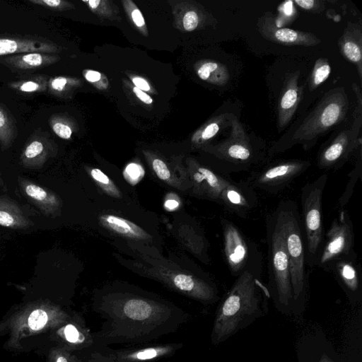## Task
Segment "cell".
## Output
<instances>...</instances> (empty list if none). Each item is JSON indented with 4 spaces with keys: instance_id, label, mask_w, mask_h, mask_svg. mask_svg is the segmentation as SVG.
I'll use <instances>...</instances> for the list:
<instances>
[{
    "instance_id": "7a4b0ae2",
    "label": "cell",
    "mask_w": 362,
    "mask_h": 362,
    "mask_svg": "<svg viewBox=\"0 0 362 362\" xmlns=\"http://www.w3.org/2000/svg\"><path fill=\"white\" fill-rule=\"evenodd\" d=\"M260 274L245 271L238 276L216 310L211 334L214 346L228 339L268 312L270 298Z\"/></svg>"
},
{
    "instance_id": "83f0119b",
    "label": "cell",
    "mask_w": 362,
    "mask_h": 362,
    "mask_svg": "<svg viewBox=\"0 0 362 362\" xmlns=\"http://www.w3.org/2000/svg\"><path fill=\"white\" fill-rule=\"evenodd\" d=\"M356 160L355 165L349 173V180L345 189L338 200L339 206L344 208L349 202L358 180L361 177L362 173V157L361 147L357 151Z\"/></svg>"
},
{
    "instance_id": "836d02e7",
    "label": "cell",
    "mask_w": 362,
    "mask_h": 362,
    "mask_svg": "<svg viewBox=\"0 0 362 362\" xmlns=\"http://www.w3.org/2000/svg\"><path fill=\"white\" fill-rule=\"evenodd\" d=\"M123 175L129 183L134 185L144 177V170L140 165L131 163L125 168Z\"/></svg>"
},
{
    "instance_id": "7402d4cb",
    "label": "cell",
    "mask_w": 362,
    "mask_h": 362,
    "mask_svg": "<svg viewBox=\"0 0 362 362\" xmlns=\"http://www.w3.org/2000/svg\"><path fill=\"white\" fill-rule=\"evenodd\" d=\"M34 223L21 206L6 194L0 195V226L13 229H28Z\"/></svg>"
},
{
    "instance_id": "f546056e",
    "label": "cell",
    "mask_w": 362,
    "mask_h": 362,
    "mask_svg": "<svg viewBox=\"0 0 362 362\" xmlns=\"http://www.w3.org/2000/svg\"><path fill=\"white\" fill-rule=\"evenodd\" d=\"M77 85V81L66 76H54L49 78L47 91L54 96L63 97Z\"/></svg>"
},
{
    "instance_id": "74e56055",
    "label": "cell",
    "mask_w": 362,
    "mask_h": 362,
    "mask_svg": "<svg viewBox=\"0 0 362 362\" xmlns=\"http://www.w3.org/2000/svg\"><path fill=\"white\" fill-rule=\"evenodd\" d=\"M298 6L308 12L320 13L324 11V1L320 0H295L293 1Z\"/></svg>"
},
{
    "instance_id": "7dc6e473",
    "label": "cell",
    "mask_w": 362,
    "mask_h": 362,
    "mask_svg": "<svg viewBox=\"0 0 362 362\" xmlns=\"http://www.w3.org/2000/svg\"><path fill=\"white\" fill-rule=\"evenodd\" d=\"M317 362H334L331 358L326 354H323L320 360Z\"/></svg>"
},
{
    "instance_id": "7c38bea8",
    "label": "cell",
    "mask_w": 362,
    "mask_h": 362,
    "mask_svg": "<svg viewBox=\"0 0 362 362\" xmlns=\"http://www.w3.org/2000/svg\"><path fill=\"white\" fill-rule=\"evenodd\" d=\"M257 28L264 38L284 45L310 47L321 42V40L312 33L279 28L270 12L259 18Z\"/></svg>"
},
{
    "instance_id": "2e32d148",
    "label": "cell",
    "mask_w": 362,
    "mask_h": 362,
    "mask_svg": "<svg viewBox=\"0 0 362 362\" xmlns=\"http://www.w3.org/2000/svg\"><path fill=\"white\" fill-rule=\"evenodd\" d=\"M218 201L232 214L245 217L257 204L254 187L247 182L229 181Z\"/></svg>"
},
{
    "instance_id": "9a60e30c",
    "label": "cell",
    "mask_w": 362,
    "mask_h": 362,
    "mask_svg": "<svg viewBox=\"0 0 362 362\" xmlns=\"http://www.w3.org/2000/svg\"><path fill=\"white\" fill-rule=\"evenodd\" d=\"M325 270L334 274L351 303L361 301V275L360 265L356 262V254L333 261Z\"/></svg>"
},
{
    "instance_id": "5bb4252c",
    "label": "cell",
    "mask_w": 362,
    "mask_h": 362,
    "mask_svg": "<svg viewBox=\"0 0 362 362\" xmlns=\"http://www.w3.org/2000/svg\"><path fill=\"white\" fill-rule=\"evenodd\" d=\"M57 146L48 132L36 129L28 139L20 155V164L28 169L42 168L55 156Z\"/></svg>"
},
{
    "instance_id": "603a6c76",
    "label": "cell",
    "mask_w": 362,
    "mask_h": 362,
    "mask_svg": "<svg viewBox=\"0 0 362 362\" xmlns=\"http://www.w3.org/2000/svg\"><path fill=\"white\" fill-rule=\"evenodd\" d=\"M100 222L115 233L134 239L146 240L150 235L135 223L114 215H103Z\"/></svg>"
},
{
    "instance_id": "30bf717a",
    "label": "cell",
    "mask_w": 362,
    "mask_h": 362,
    "mask_svg": "<svg viewBox=\"0 0 362 362\" xmlns=\"http://www.w3.org/2000/svg\"><path fill=\"white\" fill-rule=\"evenodd\" d=\"M305 160L277 162L256 173L248 182L253 187L268 192H277L310 168Z\"/></svg>"
},
{
    "instance_id": "277c9868",
    "label": "cell",
    "mask_w": 362,
    "mask_h": 362,
    "mask_svg": "<svg viewBox=\"0 0 362 362\" xmlns=\"http://www.w3.org/2000/svg\"><path fill=\"white\" fill-rule=\"evenodd\" d=\"M279 212L289 261L293 293V311L301 313L308 293L306 248L304 233L297 204L292 200L281 201Z\"/></svg>"
},
{
    "instance_id": "681fc988",
    "label": "cell",
    "mask_w": 362,
    "mask_h": 362,
    "mask_svg": "<svg viewBox=\"0 0 362 362\" xmlns=\"http://www.w3.org/2000/svg\"><path fill=\"white\" fill-rule=\"evenodd\" d=\"M4 186V183L1 177H0V187Z\"/></svg>"
},
{
    "instance_id": "f6af8a7d",
    "label": "cell",
    "mask_w": 362,
    "mask_h": 362,
    "mask_svg": "<svg viewBox=\"0 0 362 362\" xmlns=\"http://www.w3.org/2000/svg\"><path fill=\"white\" fill-rule=\"evenodd\" d=\"M164 206L168 211H174L179 206V202L173 199H167L164 203Z\"/></svg>"
},
{
    "instance_id": "cb8c5ba5",
    "label": "cell",
    "mask_w": 362,
    "mask_h": 362,
    "mask_svg": "<svg viewBox=\"0 0 362 362\" xmlns=\"http://www.w3.org/2000/svg\"><path fill=\"white\" fill-rule=\"evenodd\" d=\"M197 74L200 79L217 86H225L230 79L228 68L212 60H204L199 63Z\"/></svg>"
},
{
    "instance_id": "4dcf8cb0",
    "label": "cell",
    "mask_w": 362,
    "mask_h": 362,
    "mask_svg": "<svg viewBox=\"0 0 362 362\" xmlns=\"http://www.w3.org/2000/svg\"><path fill=\"white\" fill-rule=\"evenodd\" d=\"M52 132L59 138L69 139L73 133L71 123L61 115H52L49 119Z\"/></svg>"
},
{
    "instance_id": "f35d334b",
    "label": "cell",
    "mask_w": 362,
    "mask_h": 362,
    "mask_svg": "<svg viewBox=\"0 0 362 362\" xmlns=\"http://www.w3.org/2000/svg\"><path fill=\"white\" fill-rule=\"evenodd\" d=\"M152 166L157 176L162 180L167 181L170 179V172L166 164L160 159L156 158L153 160Z\"/></svg>"
},
{
    "instance_id": "ba28073f",
    "label": "cell",
    "mask_w": 362,
    "mask_h": 362,
    "mask_svg": "<svg viewBox=\"0 0 362 362\" xmlns=\"http://www.w3.org/2000/svg\"><path fill=\"white\" fill-rule=\"evenodd\" d=\"M223 251L231 275L245 271L261 274V255L257 247L230 221L222 222Z\"/></svg>"
},
{
    "instance_id": "484cf974",
    "label": "cell",
    "mask_w": 362,
    "mask_h": 362,
    "mask_svg": "<svg viewBox=\"0 0 362 362\" xmlns=\"http://www.w3.org/2000/svg\"><path fill=\"white\" fill-rule=\"evenodd\" d=\"M48 80L46 75H33L10 82L8 86L20 93H40L47 91Z\"/></svg>"
},
{
    "instance_id": "6da1fadb",
    "label": "cell",
    "mask_w": 362,
    "mask_h": 362,
    "mask_svg": "<svg viewBox=\"0 0 362 362\" xmlns=\"http://www.w3.org/2000/svg\"><path fill=\"white\" fill-rule=\"evenodd\" d=\"M93 310L103 320L95 344H138L175 332L189 319L183 310L166 301L139 295L101 297Z\"/></svg>"
},
{
    "instance_id": "4fadbf2b",
    "label": "cell",
    "mask_w": 362,
    "mask_h": 362,
    "mask_svg": "<svg viewBox=\"0 0 362 362\" xmlns=\"http://www.w3.org/2000/svg\"><path fill=\"white\" fill-rule=\"evenodd\" d=\"M182 343L153 344L119 349H105L104 354L117 362H155L174 355Z\"/></svg>"
},
{
    "instance_id": "5b68a950",
    "label": "cell",
    "mask_w": 362,
    "mask_h": 362,
    "mask_svg": "<svg viewBox=\"0 0 362 362\" xmlns=\"http://www.w3.org/2000/svg\"><path fill=\"white\" fill-rule=\"evenodd\" d=\"M269 282L270 297L279 311H293L290 267L281 222L276 209L267 220Z\"/></svg>"
},
{
    "instance_id": "7bdbcfd3",
    "label": "cell",
    "mask_w": 362,
    "mask_h": 362,
    "mask_svg": "<svg viewBox=\"0 0 362 362\" xmlns=\"http://www.w3.org/2000/svg\"><path fill=\"white\" fill-rule=\"evenodd\" d=\"M132 81L134 84L135 87L138 88L139 89L144 92L149 91L151 89L148 83L141 77H134L132 78Z\"/></svg>"
},
{
    "instance_id": "8fae6325",
    "label": "cell",
    "mask_w": 362,
    "mask_h": 362,
    "mask_svg": "<svg viewBox=\"0 0 362 362\" xmlns=\"http://www.w3.org/2000/svg\"><path fill=\"white\" fill-rule=\"evenodd\" d=\"M361 147V139L351 129L340 132L320 149L317 165L323 170L341 168L351 156Z\"/></svg>"
},
{
    "instance_id": "52a82bcc",
    "label": "cell",
    "mask_w": 362,
    "mask_h": 362,
    "mask_svg": "<svg viewBox=\"0 0 362 362\" xmlns=\"http://www.w3.org/2000/svg\"><path fill=\"white\" fill-rule=\"evenodd\" d=\"M328 176L322 174L301 189L302 226L306 248V264L315 265L324 240L322 197Z\"/></svg>"
},
{
    "instance_id": "8992f818",
    "label": "cell",
    "mask_w": 362,
    "mask_h": 362,
    "mask_svg": "<svg viewBox=\"0 0 362 362\" xmlns=\"http://www.w3.org/2000/svg\"><path fill=\"white\" fill-rule=\"evenodd\" d=\"M226 174L249 170L264 157L262 146L255 144L236 118L231 125L229 137L214 146L206 148Z\"/></svg>"
},
{
    "instance_id": "bcb514c9",
    "label": "cell",
    "mask_w": 362,
    "mask_h": 362,
    "mask_svg": "<svg viewBox=\"0 0 362 362\" xmlns=\"http://www.w3.org/2000/svg\"><path fill=\"white\" fill-rule=\"evenodd\" d=\"M83 2L86 3L90 8H91L93 11H95L99 5L100 4L101 1L100 0H89V1H83Z\"/></svg>"
},
{
    "instance_id": "8d00e7d4",
    "label": "cell",
    "mask_w": 362,
    "mask_h": 362,
    "mask_svg": "<svg viewBox=\"0 0 362 362\" xmlns=\"http://www.w3.org/2000/svg\"><path fill=\"white\" fill-rule=\"evenodd\" d=\"M28 322L32 329H40L47 322V313L40 309L35 310L30 313Z\"/></svg>"
},
{
    "instance_id": "1f68e13d",
    "label": "cell",
    "mask_w": 362,
    "mask_h": 362,
    "mask_svg": "<svg viewBox=\"0 0 362 362\" xmlns=\"http://www.w3.org/2000/svg\"><path fill=\"white\" fill-rule=\"evenodd\" d=\"M352 89L356 94V105L353 114L354 120L351 129L356 135L360 136L362 126V93L361 88L355 83H352Z\"/></svg>"
},
{
    "instance_id": "ab89813d",
    "label": "cell",
    "mask_w": 362,
    "mask_h": 362,
    "mask_svg": "<svg viewBox=\"0 0 362 362\" xmlns=\"http://www.w3.org/2000/svg\"><path fill=\"white\" fill-rule=\"evenodd\" d=\"M199 23V18L197 13L194 11H187L182 19L183 27L187 31L195 30Z\"/></svg>"
},
{
    "instance_id": "c3c4849f",
    "label": "cell",
    "mask_w": 362,
    "mask_h": 362,
    "mask_svg": "<svg viewBox=\"0 0 362 362\" xmlns=\"http://www.w3.org/2000/svg\"><path fill=\"white\" fill-rule=\"evenodd\" d=\"M56 362H70L68 358L64 355H60L57 358Z\"/></svg>"
},
{
    "instance_id": "d590c367",
    "label": "cell",
    "mask_w": 362,
    "mask_h": 362,
    "mask_svg": "<svg viewBox=\"0 0 362 362\" xmlns=\"http://www.w3.org/2000/svg\"><path fill=\"white\" fill-rule=\"evenodd\" d=\"M29 1L33 4L55 11H64L74 7L73 4L62 0H30Z\"/></svg>"
},
{
    "instance_id": "4316f807",
    "label": "cell",
    "mask_w": 362,
    "mask_h": 362,
    "mask_svg": "<svg viewBox=\"0 0 362 362\" xmlns=\"http://www.w3.org/2000/svg\"><path fill=\"white\" fill-rule=\"evenodd\" d=\"M237 117L233 113H223L206 124L196 136L197 143L204 144L214 137L224 127H231Z\"/></svg>"
},
{
    "instance_id": "ac0fdd59",
    "label": "cell",
    "mask_w": 362,
    "mask_h": 362,
    "mask_svg": "<svg viewBox=\"0 0 362 362\" xmlns=\"http://www.w3.org/2000/svg\"><path fill=\"white\" fill-rule=\"evenodd\" d=\"M300 71L286 75L277 105V127L279 132L292 119L300 102L303 86L298 85Z\"/></svg>"
},
{
    "instance_id": "e0dca14e",
    "label": "cell",
    "mask_w": 362,
    "mask_h": 362,
    "mask_svg": "<svg viewBox=\"0 0 362 362\" xmlns=\"http://www.w3.org/2000/svg\"><path fill=\"white\" fill-rule=\"evenodd\" d=\"M61 47L52 40L36 35H0V56H8L25 52L54 54Z\"/></svg>"
},
{
    "instance_id": "b9f144b4",
    "label": "cell",
    "mask_w": 362,
    "mask_h": 362,
    "mask_svg": "<svg viewBox=\"0 0 362 362\" xmlns=\"http://www.w3.org/2000/svg\"><path fill=\"white\" fill-rule=\"evenodd\" d=\"M88 362H117L102 351H93L90 354Z\"/></svg>"
},
{
    "instance_id": "d4e9b609",
    "label": "cell",
    "mask_w": 362,
    "mask_h": 362,
    "mask_svg": "<svg viewBox=\"0 0 362 362\" xmlns=\"http://www.w3.org/2000/svg\"><path fill=\"white\" fill-rule=\"evenodd\" d=\"M17 135L16 121L13 114L0 102V146L2 151L13 145Z\"/></svg>"
},
{
    "instance_id": "d6986e66",
    "label": "cell",
    "mask_w": 362,
    "mask_h": 362,
    "mask_svg": "<svg viewBox=\"0 0 362 362\" xmlns=\"http://www.w3.org/2000/svg\"><path fill=\"white\" fill-rule=\"evenodd\" d=\"M18 182L23 196L45 216L60 214L62 202L57 194L25 177H18Z\"/></svg>"
},
{
    "instance_id": "ee69618b",
    "label": "cell",
    "mask_w": 362,
    "mask_h": 362,
    "mask_svg": "<svg viewBox=\"0 0 362 362\" xmlns=\"http://www.w3.org/2000/svg\"><path fill=\"white\" fill-rule=\"evenodd\" d=\"M133 92L135 93L136 96L144 103L151 104L153 103V100L151 96L138 88L134 86L133 88Z\"/></svg>"
},
{
    "instance_id": "f1b7e54d",
    "label": "cell",
    "mask_w": 362,
    "mask_h": 362,
    "mask_svg": "<svg viewBox=\"0 0 362 362\" xmlns=\"http://www.w3.org/2000/svg\"><path fill=\"white\" fill-rule=\"evenodd\" d=\"M330 72L331 66L328 60L322 57L317 59L308 80L309 90L312 91L319 87L328 78Z\"/></svg>"
},
{
    "instance_id": "9c48e42d",
    "label": "cell",
    "mask_w": 362,
    "mask_h": 362,
    "mask_svg": "<svg viewBox=\"0 0 362 362\" xmlns=\"http://www.w3.org/2000/svg\"><path fill=\"white\" fill-rule=\"evenodd\" d=\"M354 228L350 216L342 209L324 235V240L315 266L324 270L334 260L356 255Z\"/></svg>"
},
{
    "instance_id": "3957f363",
    "label": "cell",
    "mask_w": 362,
    "mask_h": 362,
    "mask_svg": "<svg viewBox=\"0 0 362 362\" xmlns=\"http://www.w3.org/2000/svg\"><path fill=\"white\" fill-rule=\"evenodd\" d=\"M349 99L343 87L327 92L310 113L289 133L286 134L268 151L272 156L301 145L305 151L312 148L318 139L339 124L346 117Z\"/></svg>"
},
{
    "instance_id": "e575fe53",
    "label": "cell",
    "mask_w": 362,
    "mask_h": 362,
    "mask_svg": "<svg viewBox=\"0 0 362 362\" xmlns=\"http://www.w3.org/2000/svg\"><path fill=\"white\" fill-rule=\"evenodd\" d=\"M86 80L100 90H105L108 86V81L105 75L94 70L86 69L83 71Z\"/></svg>"
},
{
    "instance_id": "d6a6232c",
    "label": "cell",
    "mask_w": 362,
    "mask_h": 362,
    "mask_svg": "<svg viewBox=\"0 0 362 362\" xmlns=\"http://www.w3.org/2000/svg\"><path fill=\"white\" fill-rule=\"evenodd\" d=\"M90 175L93 179L100 185V187L107 194L114 197H119L120 194L116 186L113 184L112 180L100 169H92L90 171Z\"/></svg>"
},
{
    "instance_id": "ffe728a7",
    "label": "cell",
    "mask_w": 362,
    "mask_h": 362,
    "mask_svg": "<svg viewBox=\"0 0 362 362\" xmlns=\"http://www.w3.org/2000/svg\"><path fill=\"white\" fill-rule=\"evenodd\" d=\"M341 54L356 68L362 80V28L356 23L349 22L338 40Z\"/></svg>"
},
{
    "instance_id": "44dd1931",
    "label": "cell",
    "mask_w": 362,
    "mask_h": 362,
    "mask_svg": "<svg viewBox=\"0 0 362 362\" xmlns=\"http://www.w3.org/2000/svg\"><path fill=\"white\" fill-rule=\"evenodd\" d=\"M60 59L54 54L43 52H25L2 57L0 62L18 71H33L55 64Z\"/></svg>"
},
{
    "instance_id": "60d3db41",
    "label": "cell",
    "mask_w": 362,
    "mask_h": 362,
    "mask_svg": "<svg viewBox=\"0 0 362 362\" xmlns=\"http://www.w3.org/2000/svg\"><path fill=\"white\" fill-rule=\"evenodd\" d=\"M131 18L134 23L140 28L146 29L145 21L144 16L141 12V11L134 7V9L131 11L130 13Z\"/></svg>"
}]
</instances>
